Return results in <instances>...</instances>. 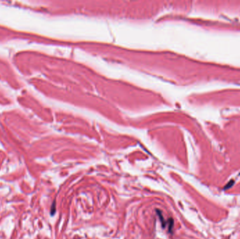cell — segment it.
<instances>
[{"mask_svg":"<svg viewBox=\"0 0 240 239\" xmlns=\"http://www.w3.org/2000/svg\"><path fill=\"white\" fill-rule=\"evenodd\" d=\"M167 220H168L169 232L171 233L172 232V229H173V228H174V220H173V218H169Z\"/></svg>","mask_w":240,"mask_h":239,"instance_id":"2","label":"cell"},{"mask_svg":"<svg viewBox=\"0 0 240 239\" xmlns=\"http://www.w3.org/2000/svg\"><path fill=\"white\" fill-rule=\"evenodd\" d=\"M239 176H240V173H239Z\"/></svg>","mask_w":240,"mask_h":239,"instance_id":"4","label":"cell"},{"mask_svg":"<svg viewBox=\"0 0 240 239\" xmlns=\"http://www.w3.org/2000/svg\"><path fill=\"white\" fill-rule=\"evenodd\" d=\"M156 213H157V214L158 215V216H159V220L160 221H161V227L162 228H166L167 226H168V220H165L164 218H163V215H162V213H161V210H156Z\"/></svg>","mask_w":240,"mask_h":239,"instance_id":"1","label":"cell"},{"mask_svg":"<svg viewBox=\"0 0 240 239\" xmlns=\"http://www.w3.org/2000/svg\"><path fill=\"white\" fill-rule=\"evenodd\" d=\"M234 180H230V182H228V184H227L225 186V187L223 188V189H225V190H226V189H230V187H232V186L234 185Z\"/></svg>","mask_w":240,"mask_h":239,"instance_id":"3","label":"cell"}]
</instances>
